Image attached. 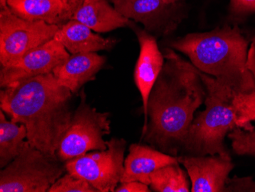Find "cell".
Returning a JSON list of instances; mask_svg holds the SVG:
<instances>
[{
    "mask_svg": "<svg viewBox=\"0 0 255 192\" xmlns=\"http://www.w3.org/2000/svg\"><path fill=\"white\" fill-rule=\"evenodd\" d=\"M164 56V67L149 96V122L142 138L153 148L177 156L207 90L201 71L191 62L172 48Z\"/></svg>",
    "mask_w": 255,
    "mask_h": 192,
    "instance_id": "6da1fadb",
    "label": "cell"
},
{
    "mask_svg": "<svg viewBox=\"0 0 255 192\" xmlns=\"http://www.w3.org/2000/svg\"><path fill=\"white\" fill-rule=\"evenodd\" d=\"M2 89L1 110L11 121L25 126L27 141L32 147L57 158V149L74 115L70 89L61 85L53 73Z\"/></svg>",
    "mask_w": 255,
    "mask_h": 192,
    "instance_id": "7a4b0ae2",
    "label": "cell"
},
{
    "mask_svg": "<svg viewBox=\"0 0 255 192\" xmlns=\"http://www.w3.org/2000/svg\"><path fill=\"white\" fill-rule=\"evenodd\" d=\"M249 43L239 25H226L206 32L190 33L172 41L170 47L187 55L197 69L238 94L255 88L248 66Z\"/></svg>",
    "mask_w": 255,
    "mask_h": 192,
    "instance_id": "3957f363",
    "label": "cell"
},
{
    "mask_svg": "<svg viewBox=\"0 0 255 192\" xmlns=\"http://www.w3.org/2000/svg\"><path fill=\"white\" fill-rule=\"evenodd\" d=\"M201 76L207 90L206 109L192 122L181 151L190 156H230L225 138L237 127L233 104L235 94L214 77L202 71Z\"/></svg>",
    "mask_w": 255,
    "mask_h": 192,
    "instance_id": "277c9868",
    "label": "cell"
},
{
    "mask_svg": "<svg viewBox=\"0 0 255 192\" xmlns=\"http://www.w3.org/2000/svg\"><path fill=\"white\" fill-rule=\"evenodd\" d=\"M66 172L58 158L27 143L21 153L0 172V192H47Z\"/></svg>",
    "mask_w": 255,
    "mask_h": 192,
    "instance_id": "5b68a950",
    "label": "cell"
},
{
    "mask_svg": "<svg viewBox=\"0 0 255 192\" xmlns=\"http://www.w3.org/2000/svg\"><path fill=\"white\" fill-rule=\"evenodd\" d=\"M80 98L71 124L57 149V158L64 163L89 152L107 149L104 137L111 132L110 114L99 112L89 105L84 92Z\"/></svg>",
    "mask_w": 255,
    "mask_h": 192,
    "instance_id": "8992f818",
    "label": "cell"
},
{
    "mask_svg": "<svg viewBox=\"0 0 255 192\" xmlns=\"http://www.w3.org/2000/svg\"><path fill=\"white\" fill-rule=\"evenodd\" d=\"M60 26L43 21H30L15 15L8 7L0 11V64L6 67L28 51L55 36Z\"/></svg>",
    "mask_w": 255,
    "mask_h": 192,
    "instance_id": "52a82bcc",
    "label": "cell"
},
{
    "mask_svg": "<svg viewBox=\"0 0 255 192\" xmlns=\"http://www.w3.org/2000/svg\"><path fill=\"white\" fill-rule=\"evenodd\" d=\"M107 149L86 153L64 163L66 172L88 181L99 192H115L124 173L127 142L112 138Z\"/></svg>",
    "mask_w": 255,
    "mask_h": 192,
    "instance_id": "ba28073f",
    "label": "cell"
},
{
    "mask_svg": "<svg viewBox=\"0 0 255 192\" xmlns=\"http://www.w3.org/2000/svg\"><path fill=\"white\" fill-rule=\"evenodd\" d=\"M70 53L56 38L44 43L23 55L18 61L1 68L2 88L26 79L52 73L57 66L70 57Z\"/></svg>",
    "mask_w": 255,
    "mask_h": 192,
    "instance_id": "9c48e42d",
    "label": "cell"
},
{
    "mask_svg": "<svg viewBox=\"0 0 255 192\" xmlns=\"http://www.w3.org/2000/svg\"><path fill=\"white\" fill-rule=\"evenodd\" d=\"M178 161L187 170L192 192H224L229 174L235 168L231 156H178Z\"/></svg>",
    "mask_w": 255,
    "mask_h": 192,
    "instance_id": "30bf717a",
    "label": "cell"
},
{
    "mask_svg": "<svg viewBox=\"0 0 255 192\" xmlns=\"http://www.w3.org/2000/svg\"><path fill=\"white\" fill-rule=\"evenodd\" d=\"M140 52L134 71V80L136 87L141 94L144 116V133L147 126V103L151 90L163 70L165 58L159 49L156 38L144 30L136 31Z\"/></svg>",
    "mask_w": 255,
    "mask_h": 192,
    "instance_id": "8fae6325",
    "label": "cell"
},
{
    "mask_svg": "<svg viewBox=\"0 0 255 192\" xmlns=\"http://www.w3.org/2000/svg\"><path fill=\"white\" fill-rule=\"evenodd\" d=\"M178 163V156L166 154L147 145L131 144L120 183L141 182L150 186V175L160 168Z\"/></svg>",
    "mask_w": 255,
    "mask_h": 192,
    "instance_id": "7c38bea8",
    "label": "cell"
},
{
    "mask_svg": "<svg viewBox=\"0 0 255 192\" xmlns=\"http://www.w3.org/2000/svg\"><path fill=\"white\" fill-rule=\"evenodd\" d=\"M105 62V57L97 52L72 54L52 73L61 85L77 94L84 84L95 78Z\"/></svg>",
    "mask_w": 255,
    "mask_h": 192,
    "instance_id": "4fadbf2b",
    "label": "cell"
},
{
    "mask_svg": "<svg viewBox=\"0 0 255 192\" xmlns=\"http://www.w3.org/2000/svg\"><path fill=\"white\" fill-rule=\"evenodd\" d=\"M54 38L71 54L110 50L117 43V40L103 38L87 25L74 19L61 25Z\"/></svg>",
    "mask_w": 255,
    "mask_h": 192,
    "instance_id": "5bb4252c",
    "label": "cell"
},
{
    "mask_svg": "<svg viewBox=\"0 0 255 192\" xmlns=\"http://www.w3.org/2000/svg\"><path fill=\"white\" fill-rule=\"evenodd\" d=\"M8 6L18 16L61 25L72 19V10L61 0H8Z\"/></svg>",
    "mask_w": 255,
    "mask_h": 192,
    "instance_id": "9a60e30c",
    "label": "cell"
},
{
    "mask_svg": "<svg viewBox=\"0 0 255 192\" xmlns=\"http://www.w3.org/2000/svg\"><path fill=\"white\" fill-rule=\"evenodd\" d=\"M72 19L100 33L109 32L131 24L129 19L122 15L106 0H84L74 12Z\"/></svg>",
    "mask_w": 255,
    "mask_h": 192,
    "instance_id": "2e32d148",
    "label": "cell"
},
{
    "mask_svg": "<svg viewBox=\"0 0 255 192\" xmlns=\"http://www.w3.org/2000/svg\"><path fill=\"white\" fill-rule=\"evenodd\" d=\"M115 8L128 19L141 22L146 29L151 30L164 27L161 17L172 5L164 0H113Z\"/></svg>",
    "mask_w": 255,
    "mask_h": 192,
    "instance_id": "e0dca14e",
    "label": "cell"
},
{
    "mask_svg": "<svg viewBox=\"0 0 255 192\" xmlns=\"http://www.w3.org/2000/svg\"><path fill=\"white\" fill-rule=\"evenodd\" d=\"M26 127L21 123L8 120L0 111V168L6 167L22 152L28 141Z\"/></svg>",
    "mask_w": 255,
    "mask_h": 192,
    "instance_id": "ac0fdd59",
    "label": "cell"
},
{
    "mask_svg": "<svg viewBox=\"0 0 255 192\" xmlns=\"http://www.w3.org/2000/svg\"><path fill=\"white\" fill-rule=\"evenodd\" d=\"M180 163L168 165L150 176V188L156 192H190L191 183Z\"/></svg>",
    "mask_w": 255,
    "mask_h": 192,
    "instance_id": "d6986e66",
    "label": "cell"
},
{
    "mask_svg": "<svg viewBox=\"0 0 255 192\" xmlns=\"http://www.w3.org/2000/svg\"><path fill=\"white\" fill-rule=\"evenodd\" d=\"M255 82V70L252 71ZM236 111V126L245 130H252L255 127L252 122L255 121V88L247 94H235L233 99Z\"/></svg>",
    "mask_w": 255,
    "mask_h": 192,
    "instance_id": "ffe728a7",
    "label": "cell"
},
{
    "mask_svg": "<svg viewBox=\"0 0 255 192\" xmlns=\"http://www.w3.org/2000/svg\"><path fill=\"white\" fill-rule=\"evenodd\" d=\"M228 137L236 154L255 157V128L245 130L236 127L228 134Z\"/></svg>",
    "mask_w": 255,
    "mask_h": 192,
    "instance_id": "44dd1931",
    "label": "cell"
},
{
    "mask_svg": "<svg viewBox=\"0 0 255 192\" xmlns=\"http://www.w3.org/2000/svg\"><path fill=\"white\" fill-rule=\"evenodd\" d=\"M48 192H99L88 181L67 173L56 181Z\"/></svg>",
    "mask_w": 255,
    "mask_h": 192,
    "instance_id": "7402d4cb",
    "label": "cell"
},
{
    "mask_svg": "<svg viewBox=\"0 0 255 192\" xmlns=\"http://www.w3.org/2000/svg\"><path fill=\"white\" fill-rule=\"evenodd\" d=\"M255 12V0H229V13L236 21Z\"/></svg>",
    "mask_w": 255,
    "mask_h": 192,
    "instance_id": "603a6c76",
    "label": "cell"
},
{
    "mask_svg": "<svg viewBox=\"0 0 255 192\" xmlns=\"http://www.w3.org/2000/svg\"><path fill=\"white\" fill-rule=\"evenodd\" d=\"M255 192V180L253 178L234 177L229 178L225 187L224 192Z\"/></svg>",
    "mask_w": 255,
    "mask_h": 192,
    "instance_id": "cb8c5ba5",
    "label": "cell"
},
{
    "mask_svg": "<svg viewBox=\"0 0 255 192\" xmlns=\"http://www.w3.org/2000/svg\"><path fill=\"white\" fill-rule=\"evenodd\" d=\"M147 185L141 182H129V183H120L117 186L115 192H150V188Z\"/></svg>",
    "mask_w": 255,
    "mask_h": 192,
    "instance_id": "d4e9b609",
    "label": "cell"
},
{
    "mask_svg": "<svg viewBox=\"0 0 255 192\" xmlns=\"http://www.w3.org/2000/svg\"><path fill=\"white\" fill-rule=\"evenodd\" d=\"M61 1L64 2L69 8H71L74 13V12L77 9V8L80 7V5L82 4L84 0H61Z\"/></svg>",
    "mask_w": 255,
    "mask_h": 192,
    "instance_id": "484cf974",
    "label": "cell"
},
{
    "mask_svg": "<svg viewBox=\"0 0 255 192\" xmlns=\"http://www.w3.org/2000/svg\"><path fill=\"white\" fill-rule=\"evenodd\" d=\"M246 38L252 43V44L255 46V29H254L253 31H250L249 32V31L246 32Z\"/></svg>",
    "mask_w": 255,
    "mask_h": 192,
    "instance_id": "4316f807",
    "label": "cell"
},
{
    "mask_svg": "<svg viewBox=\"0 0 255 192\" xmlns=\"http://www.w3.org/2000/svg\"><path fill=\"white\" fill-rule=\"evenodd\" d=\"M8 7V0H0V8H3Z\"/></svg>",
    "mask_w": 255,
    "mask_h": 192,
    "instance_id": "83f0119b",
    "label": "cell"
},
{
    "mask_svg": "<svg viewBox=\"0 0 255 192\" xmlns=\"http://www.w3.org/2000/svg\"><path fill=\"white\" fill-rule=\"evenodd\" d=\"M166 3L169 4V5H173L175 4V2H173V0H164Z\"/></svg>",
    "mask_w": 255,
    "mask_h": 192,
    "instance_id": "f1b7e54d",
    "label": "cell"
},
{
    "mask_svg": "<svg viewBox=\"0 0 255 192\" xmlns=\"http://www.w3.org/2000/svg\"><path fill=\"white\" fill-rule=\"evenodd\" d=\"M179 1H182V0H173V2H179Z\"/></svg>",
    "mask_w": 255,
    "mask_h": 192,
    "instance_id": "f546056e",
    "label": "cell"
}]
</instances>
